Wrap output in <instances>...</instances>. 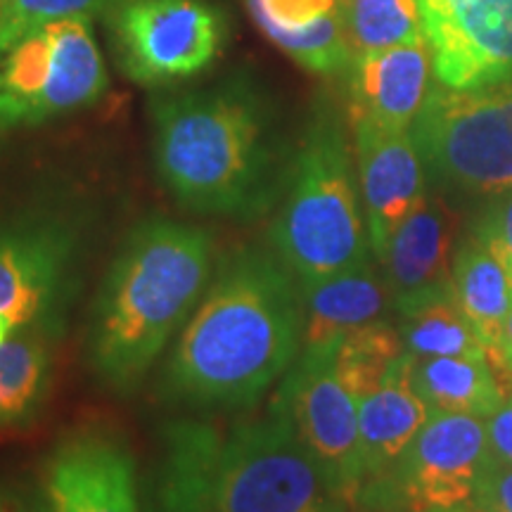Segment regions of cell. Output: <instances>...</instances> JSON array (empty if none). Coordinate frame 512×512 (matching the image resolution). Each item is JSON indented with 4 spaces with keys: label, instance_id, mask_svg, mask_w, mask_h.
I'll list each match as a JSON object with an SVG mask.
<instances>
[{
    "label": "cell",
    "instance_id": "obj_13",
    "mask_svg": "<svg viewBox=\"0 0 512 512\" xmlns=\"http://www.w3.org/2000/svg\"><path fill=\"white\" fill-rule=\"evenodd\" d=\"M41 496L48 512H143L124 434L95 422L64 434L43 465Z\"/></svg>",
    "mask_w": 512,
    "mask_h": 512
},
{
    "label": "cell",
    "instance_id": "obj_26",
    "mask_svg": "<svg viewBox=\"0 0 512 512\" xmlns=\"http://www.w3.org/2000/svg\"><path fill=\"white\" fill-rule=\"evenodd\" d=\"M268 41L278 46L294 62L316 74L347 72L354 62L342 17L335 8L316 22L297 29H266Z\"/></svg>",
    "mask_w": 512,
    "mask_h": 512
},
{
    "label": "cell",
    "instance_id": "obj_23",
    "mask_svg": "<svg viewBox=\"0 0 512 512\" xmlns=\"http://www.w3.org/2000/svg\"><path fill=\"white\" fill-rule=\"evenodd\" d=\"M399 313V332L408 354L418 358L463 356L486 358L484 344L460 311L453 287L394 304Z\"/></svg>",
    "mask_w": 512,
    "mask_h": 512
},
{
    "label": "cell",
    "instance_id": "obj_10",
    "mask_svg": "<svg viewBox=\"0 0 512 512\" xmlns=\"http://www.w3.org/2000/svg\"><path fill=\"white\" fill-rule=\"evenodd\" d=\"M81 230L69 216H31L0 226V316L22 328H60L74 292Z\"/></svg>",
    "mask_w": 512,
    "mask_h": 512
},
{
    "label": "cell",
    "instance_id": "obj_21",
    "mask_svg": "<svg viewBox=\"0 0 512 512\" xmlns=\"http://www.w3.org/2000/svg\"><path fill=\"white\" fill-rule=\"evenodd\" d=\"M413 387L432 413L475 415L482 420L505 399L489 358L415 356Z\"/></svg>",
    "mask_w": 512,
    "mask_h": 512
},
{
    "label": "cell",
    "instance_id": "obj_28",
    "mask_svg": "<svg viewBox=\"0 0 512 512\" xmlns=\"http://www.w3.org/2000/svg\"><path fill=\"white\" fill-rule=\"evenodd\" d=\"M245 3L261 31L306 27L337 8V0H245Z\"/></svg>",
    "mask_w": 512,
    "mask_h": 512
},
{
    "label": "cell",
    "instance_id": "obj_20",
    "mask_svg": "<svg viewBox=\"0 0 512 512\" xmlns=\"http://www.w3.org/2000/svg\"><path fill=\"white\" fill-rule=\"evenodd\" d=\"M453 294L467 323L484 344L489 366L505 394L503 382L510 380L512 370L501 356V332L512 309V283L505 268L475 238H465L456 252Z\"/></svg>",
    "mask_w": 512,
    "mask_h": 512
},
{
    "label": "cell",
    "instance_id": "obj_9",
    "mask_svg": "<svg viewBox=\"0 0 512 512\" xmlns=\"http://www.w3.org/2000/svg\"><path fill=\"white\" fill-rule=\"evenodd\" d=\"M489 458L482 418L432 413L392 470L363 486L358 501L401 512L460 508L475 496Z\"/></svg>",
    "mask_w": 512,
    "mask_h": 512
},
{
    "label": "cell",
    "instance_id": "obj_7",
    "mask_svg": "<svg viewBox=\"0 0 512 512\" xmlns=\"http://www.w3.org/2000/svg\"><path fill=\"white\" fill-rule=\"evenodd\" d=\"M107 86L91 19H60L24 31L0 46V131L86 110Z\"/></svg>",
    "mask_w": 512,
    "mask_h": 512
},
{
    "label": "cell",
    "instance_id": "obj_11",
    "mask_svg": "<svg viewBox=\"0 0 512 512\" xmlns=\"http://www.w3.org/2000/svg\"><path fill=\"white\" fill-rule=\"evenodd\" d=\"M335 344L304 347L275 396L335 489L354 505L363 489L358 401L332 366Z\"/></svg>",
    "mask_w": 512,
    "mask_h": 512
},
{
    "label": "cell",
    "instance_id": "obj_14",
    "mask_svg": "<svg viewBox=\"0 0 512 512\" xmlns=\"http://www.w3.org/2000/svg\"><path fill=\"white\" fill-rule=\"evenodd\" d=\"M351 124L370 249L382 261L394 230L427 195V174L411 131H394L370 121Z\"/></svg>",
    "mask_w": 512,
    "mask_h": 512
},
{
    "label": "cell",
    "instance_id": "obj_30",
    "mask_svg": "<svg viewBox=\"0 0 512 512\" xmlns=\"http://www.w3.org/2000/svg\"><path fill=\"white\" fill-rule=\"evenodd\" d=\"M470 503L472 512H512V465L489 458Z\"/></svg>",
    "mask_w": 512,
    "mask_h": 512
},
{
    "label": "cell",
    "instance_id": "obj_16",
    "mask_svg": "<svg viewBox=\"0 0 512 512\" xmlns=\"http://www.w3.org/2000/svg\"><path fill=\"white\" fill-rule=\"evenodd\" d=\"M458 216L444 197L427 192L389 240L384 268L394 304L453 287Z\"/></svg>",
    "mask_w": 512,
    "mask_h": 512
},
{
    "label": "cell",
    "instance_id": "obj_6",
    "mask_svg": "<svg viewBox=\"0 0 512 512\" xmlns=\"http://www.w3.org/2000/svg\"><path fill=\"white\" fill-rule=\"evenodd\" d=\"M432 176L470 195L512 190V79L475 91L432 86L411 126Z\"/></svg>",
    "mask_w": 512,
    "mask_h": 512
},
{
    "label": "cell",
    "instance_id": "obj_5",
    "mask_svg": "<svg viewBox=\"0 0 512 512\" xmlns=\"http://www.w3.org/2000/svg\"><path fill=\"white\" fill-rule=\"evenodd\" d=\"M278 396L226 434L211 512H349Z\"/></svg>",
    "mask_w": 512,
    "mask_h": 512
},
{
    "label": "cell",
    "instance_id": "obj_33",
    "mask_svg": "<svg viewBox=\"0 0 512 512\" xmlns=\"http://www.w3.org/2000/svg\"><path fill=\"white\" fill-rule=\"evenodd\" d=\"M501 356L505 361V366L512 370V309L508 311L503 323V332H501Z\"/></svg>",
    "mask_w": 512,
    "mask_h": 512
},
{
    "label": "cell",
    "instance_id": "obj_12",
    "mask_svg": "<svg viewBox=\"0 0 512 512\" xmlns=\"http://www.w3.org/2000/svg\"><path fill=\"white\" fill-rule=\"evenodd\" d=\"M441 86L475 91L512 79V0H418Z\"/></svg>",
    "mask_w": 512,
    "mask_h": 512
},
{
    "label": "cell",
    "instance_id": "obj_22",
    "mask_svg": "<svg viewBox=\"0 0 512 512\" xmlns=\"http://www.w3.org/2000/svg\"><path fill=\"white\" fill-rule=\"evenodd\" d=\"M50 328H22L0 347V430L27 425L46 403L53 382Z\"/></svg>",
    "mask_w": 512,
    "mask_h": 512
},
{
    "label": "cell",
    "instance_id": "obj_27",
    "mask_svg": "<svg viewBox=\"0 0 512 512\" xmlns=\"http://www.w3.org/2000/svg\"><path fill=\"white\" fill-rule=\"evenodd\" d=\"M110 0H0V46L60 19L102 17Z\"/></svg>",
    "mask_w": 512,
    "mask_h": 512
},
{
    "label": "cell",
    "instance_id": "obj_15",
    "mask_svg": "<svg viewBox=\"0 0 512 512\" xmlns=\"http://www.w3.org/2000/svg\"><path fill=\"white\" fill-rule=\"evenodd\" d=\"M351 121L411 131L430 93L432 53L425 38L354 57L349 67Z\"/></svg>",
    "mask_w": 512,
    "mask_h": 512
},
{
    "label": "cell",
    "instance_id": "obj_29",
    "mask_svg": "<svg viewBox=\"0 0 512 512\" xmlns=\"http://www.w3.org/2000/svg\"><path fill=\"white\" fill-rule=\"evenodd\" d=\"M472 238L505 268L512 283V190L491 197L479 216Z\"/></svg>",
    "mask_w": 512,
    "mask_h": 512
},
{
    "label": "cell",
    "instance_id": "obj_25",
    "mask_svg": "<svg viewBox=\"0 0 512 512\" xmlns=\"http://www.w3.org/2000/svg\"><path fill=\"white\" fill-rule=\"evenodd\" d=\"M354 57L425 38L418 0H337Z\"/></svg>",
    "mask_w": 512,
    "mask_h": 512
},
{
    "label": "cell",
    "instance_id": "obj_3",
    "mask_svg": "<svg viewBox=\"0 0 512 512\" xmlns=\"http://www.w3.org/2000/svg\"><path fill=\"white\" fill-rule=\"evenodd\" d=\"M209 230L164 216L140 221L102 278L88 361L107 389L131 394L178 337L214 275Z\"/></svg>",
    "mask_w": 512,
    "mask_h": 512
},
{
    "label": "cell",
    "instance_id": "obj_1",
    "mask_svg": "<svg viewBox=\"0 0 512 512\" xmlns=\"http://www.w3.org/2000/svg\"><path fill=\"white\" fill-rule=\"evenodd\" d=\"M304 347V292L275 249L233 247L178 332L164 389L195 408L242 411L268 394Z\"/></svg>",
    "mask_w": 512,
    "mask_h": 512
},
{
    "label": "cell",
    "instance_id": "obj_31",
    "mask_svg": "<svg viewBox=\"0 0 512 512\" xmlns=\"http://www.w3.org/2000/svg\"><path fill=\"white\" fill-rule=\"evenodd\" d=\"M484 425L491 458L512 465V394L505 396L501 406L486 418Z\"/></svg>",
    "mask_w": 512,
    "mask_h": 512
},
{
    "label": "cell",
    "instance_id": "obj_8",
    "mask_svg": "<svg viewBox=\"0 0 512 512\" xmlns=\"http://www.w3.org/2000/svg\"><path fill=\"white\" fill-rule=\"evenodd\" d=\"M102 17L119 69L147 88L202 74L228 38L226 15L211 0H110Z\"/></svg>",
    "mask_w": 512,
    "mask_h": 512
},
{
    "label": "cell",
    "instance_id": "obj_35",
    "mask_svg": "<svg viewBox=\"0 0 512 512\" xmlns=\"http://www.w3.org/2000/svg\"><path fill=\"white\" fill-rule=\"evenodd\" d=\"M437 512H472V510H465V508H451V510H437Z\"/></svg>",
    "mask_w": 512,
    "mask_h": 512
},
{
    "label": "cell",
    "instance_id": "obj_32",
    "mask_svg": "<svg viewBox=\"0 0 512 512\" xmlns=\"http://www.w3.org/2000/svg\"><path fill=\"white\" fill-rule=\"evenodd\" d=\"M0 512H48L46 501L29 496L15 484L0 482Z\"/></svg>",
    "mask_w": 512,
    "mask_h": 512
},
{
    "label": "cell",
    "instance_id": "obj_34",
    "mask_svg": "<svg viewBox=\"0 0 512 512\" xmlns=\"http://www.w3.org/2000/svg\"><path fill=\"white\" fill-rule=\"evenodd\" d=\"M15 332H17L15 325H12L5 316H0V347H3V344L8 342V339L15 335Z\"/></svg>",
    "mask_w": 512,
    "mask_h": 512
},
{
    "label": "cell",
    "instance_id": "obj_19",
    "mask_svg": "<svg viewBox=\"0 0 512 512\" xmlns=\"http://www.w3.org/2000/svg\"><path fill=\"white\" fill-rule=\"evenodd\" d=\"M302 292L304 347L339 342L349 332L382 320L389 306H394L387 278L373 266V259L330 278L306 283Z\"/></svg>",
    "mask_w": 512,
    "mask_h": 512
},
{
    "label": "cell",
    "instance_id": "obj_18",
    "mask_svg": "<svg viewBox=\"0 0 512 512\" xmlns=\"http://www.w3.org/2000/svg\"><path fill=\"white\" fill-rule=\"evenodd\" d=\"M226 434L211 422L176 420L164 427L155 512H211Z\"/></svg>",
    "mask_w": 512,
    "mask_h": 512
},
{
    "label": "cell",
    "instance_id": "obj_4",
    "mask_svg": "<svg viewBox=\"0 0 512 512\" xmlns=\"http://www.w3.org/2000/svg\"><path fill=\"white\" fill-rule=\"evenodd\" d=\"M268 238L302 285L373 259L354 159L337 114L318 112L311 119Z\"/></svg>",
    "mask_w": 512,
    "mask_h": 512
},
{
    "label": "cell",
    "instance_id": "obj_17",
    "mask_svg": "<svg viewBox=\"0 0 512 512\" xmlns=\"http://www.w3.org/2000/svg\"><path fill=\"white\" fill-rule=\"evenodd\" d=\"M413 361L406 351L380 387L358 403L363 486L387 475L430 420V406L413 387Z\"/></svg>",
    "mask_w": 512,
    "mask_h": 512
},
{
    "label": "cell",
    "instance_id": "obj_2",
    "mask_svg": "<svg viewBox=\"0 0 512 512\" xmlns=\"http://www.w3.org/2000/svg\"><path fill=\"white\" fill-rule=\"evenodd\" d=\"M150 114L157 174L181 207L238 221L278 207L292 159L252 81L157 95Z\"/></svg>",
    "mask_w": 512,
    "mask_h": 512
},
{
    "label": "cell",
    "instance_id": "obj_24",
    "mask_svg": "<svg viewBox=\"0 0 512 512\" xmlns=\"http://www.w3.org/2000/svg\"><path fill=\"white\" fill-rule=\"evenodd\" d=\"M403 354L406 344L399 325L382 318L339 339L332 351V366L351 396L361 403L380 387Z\"/></svg>",
    "mask_w": 512,
    "mask_h": 512
}]
</instances>
